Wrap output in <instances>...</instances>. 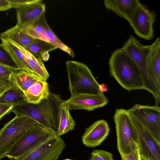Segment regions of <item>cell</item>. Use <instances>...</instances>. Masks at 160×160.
<instances>
[{"label":"cell","instance_id":"obj_33","mask_svg":"<svg viewBox=\"0 0 160 160\" xmlns=\"http://www.w3.org/2000/svg\"><path fill=\"white\" fill-rule=\"evenodd\" d=\"M99 90L101 92H106L108 90V88L107 85L105 83H102L99 85Z\"/></svg>","mask_w":160,"mask_h":160},{"label":"cell","instance_id":"obj_2","mask_svg":"<svg viewBox=\"0 0 160 160\" xmlns=\"http://www.w3.org/2000/svg\"><path fill=\"white\" fill-rule=\"evenodd\" d=\"M108 64L111 75L123 88L128 91L144 89L138 67L122 48L117 49L112 52Z\"/></svg>","mask_w":160,"mask_h":160},{"label":"cell","instance_id":"obj_15","mask_svg":"<svg viewBox=\"0 0 160 160\" xmlns=\"http://www.w3.org/2000/svg\"><path fill=\"white\" fill-rule=\"evenodd\" d=\"M138 0H105V8L128 22L139 2Z\"/></svg>","mask_w":160,"mask_h":160},{"label":"cell","instance_id":"obj_37","mask_svg":"<svg viewBox=\"0 0 160 160\" xmlns=\"http://www.w3.org/2000/svg\"><path fill=\"white\" fill-rule=\"evenodd\" d=\"M63 160H72V159H64Z\"/></svg>","mask_w":160,"mask_h":160},{"label":"cell","instance_id":"obj_9","mask_svg":"<svg viewBox=\"0 0 160 160\" xmlns=\"http://www.w3.org/2000/svg\"><path fill=\"white\" fill-rule=\"evenodd\" d=\"M156 17L154 12L149 10L139 1L128 22L137 35L149 40L153 37V25Z\"/></svg>","mask_w":160,"mask_h":160},{"label":"cell","instance_id":"obj_30","mask_svg":"<svg viewBox=\"0 0 160 160\" xmlns=\"http://www.w3.org/2000/svg\"><path fill=\"white\" fill-rule=\"evenodd\" d=\"M14 106L11 105L0 104V119L6 114L11 111Z\"/></svg>","mask_w":160,"mask_h":160},{"label":"cell","instance_id":"obj_25","mask_svg":"<svg viewBox=\"0 0 160 160\" xmlns=\"http://www.w3.org/2000/svg\"><path fill=\"white\" fill-rule=\"evenodd\" d=\"M0 64L15 70L20 69L9 52L2 43H0Z\"/></svg>","mask_w":160,"mask_h":160},{"label":"cell","instance_id":"obj_36","mask_svg":"<svg viewBox=\"0 0 160 160\" xmlns=\"http://www.w3.org/2000/svg\"><path fill=\"white\" fill-rule=\"evenodd\" d=\"M141 160H151L149 158H146L142 155H141Z\"/></svg>","mask_w":160,"mask_h":160},{"label":"cell","instance_id":"obj_11","mask_svg":"<svg viewBox=\"0 0 160 160\" xmlns=\"http://www.w3.org/2000/svg\"><path fill=\"white\" fill-rule=\"evenodd\" d=\"M65 147L64 140L55 134L17 160H57Z\"/></svg>","mask_w":160,"mask_h":160},{"label":"cell","instance_id":"obj_20","mask_svg":"<svg viewBox=\"0 0 160 160\" xmlns=\"http://www.w3.org/2000/svg\"><path fill=\"white\" fill-rule=\"evenodd\" d=\"M70 111L68 106L62 103L60 108L58 127L56 131L57 137H60L72 130L75 127V122Z\"/></svg>","mask_w":160,"mask_h":160},{"label":"cell","instance_id":"obj_26","mask_svg":"<svg viewBox=\"0 0 160 160\" xmlns=\"http://www.w3.org/2000/svg\"><path fill=\"white\" fill-rule=\"evenodd\" d=\"M121 158L122 160H141L139 148L134 141L132 140L131 142L130 152Z\"/></svg>","mask_w":160,"mask_h":160},{"label":"cell","instance_id":"obj_14","mask_svg":"<svg viewBox=\"0 0 160 160\" xmlns=\"http://www.w3.org/2000/svg\"><path fill=\"white\" fill-rule=\"evenodd\" d=\"M45 10V5L41 0H34L26 6L16 9L17 23L14 27H23L32 23L44 14Z\"/></svg>","mask_w":160,"mask_h":160},{"label":"cell","instance_id":"obj_28","mask_svg":"<svg viewBox=\"0 0 160 160\" xmlns=\"http://www.w3.org/2000/svg\"><path fill=\"white\" fill-rule=\"evenodd\" d=\"M15 70L0 64V78L10 80L11 76Z\"/></svg>","mask_w":160,"mask_h":160},{"label":"cell","instance_id":"obj_27","mask_svg":"<svg viewBox=\"0 0 160 160\" xmlns=\"http://www.w3.org/2000/svg\"><path fill=\"white\" fill-rule=\"evenodd\" d=\"M90 160H114L112 154L107 151L94 149L91 153Z\"/></svg>","mask_w":160,"mask_h":160},{"label":"cell","instance_id":"obj_29","mask_svg":"<svg viewBox=\"0 0 160 160\" xmlns=\"http://www.w3.org/2000/svg\"><path fill=\"white\" fill-rule=\"evenodd\" d=\"M12 8L17 9L26 6L33 2L34 0H8Z\"/></svg>","mask_w":160,"mask_h":160},{"label":"cell","instance_id":"obj_6","mask_svg":"<svg viewBox=\"0 0 160 160\" xmlns=\"http://www.w3.org/2000/svg\"><path fill=\"white\" fill-rule=\"evenodd\" d=\"M55 134L56 131L37 124L22 135L6 157L17 160Z\"/></svg>","mask_w":160,"mask_h":160},{"label":"cell","instance_id":"obj_4","mask_svg":"<svg viewBox=\"0 0 160 160\" xmlns=\"http://www.w3.org/2000/svg\"><path fill=\"white\" fill-rule=\"evenodd\" d=\"M66 66L71 97L101 93L99 84L87 65L79 62L68 60L66 62Z\"/></svg>","mask_w":160,"mask_h":160},{"label":"cell","instance_id":"obj_31","mask_svg":"<svg viewBox=\"0 0 160 160\" xmlns=\"http://www.w3.org/2000/svg\"><path fill=\"white\" fill-rule=\"evenodd\" d=\"M8 0H0V11H4L11 8Z\"/></svg>","mask_w":160,"mask_h":160},{"label":"cell","instance_id":"obj_1","mask_svg":"<svg viewBox=\"0 0 160 160\" xmlns=\"http://www.w3.org/2000/svg\"><path fill=\"white\" fill-rule=\"evenodd\" d=\"M58 95L50 93L48 96L40 102H26L14 106L11 111L17 116H26L39 124L56 131L59 123L60 108L63 101Z\"/></svg>","mask_w":160,"mask_h":160},{"label":"cell","instance_id":"obj_7","mask_svg":"<svg viewBox=\"0 0 160 160\" xmlns=\"http://www.w3.org/2000/svg\"><path fill=\"white\" fill-rule=\"evenodd\" d=\"M129 115L133 129V140L138 145L140 154L151 160H160V142L135 118Z\"/></svg>","mask_w":160,"mask_h":160},{"label":"cell","instance_id":"obj_19","mask_svg":"<svg viewBox=\"0 0 160 160\" xmlns=\"http://www.w3.org/2000/svg\"><path fill=\"white\" fill-rule=\"evenodd\" d=\"M40 79L41 78L33 73L20 69L14 72L11 76L10 80L13 86L18 89L24 93Z\"/></svg>","mask_w":160,"mask_h":160},{"label":"cell","instance_id":"obj_12","mask_svg":"<svg viewBox=\"0 0 160 160\" xmlns=\"http://www.w3.org/2000/svg\"><path fill=\"white\" fill-rule=\"evenodd\" d=\"M108 102V100L104 93L83 94L71 96L62 103L68 106L70 110L83 109L92 111L102 107Z\"/></svg>","mask_w":160,"mask_h":160},{"label":"cell","instance_id":"obj_22","mask_svg":"<svg viewBox=\"0 0 160 160\" xmlns=\"http://www.w3.org/2000/svg\"><path fill=\"white\" fill-rule=\"evenodd\" d=\"M26 102H27L23 93L13 86L9 88L0 96V104L14 106Z\"/></svg>","mask_w":160,"mask_h":160},{"label":"cell","instance_id":"obj_18","mask_svg":"<svg viewBox=\"0 0 160 160\" xmlns=\"http://www.w3.org/2000/svg\"><path fill=\"white\" fill-rule=\"evenodd\" d=\"M50 93L47 81L40 79L23 93L27 102L36 104L47 98Z\"/></svg>","mask_w":160,"mask_h":160},{"label":"cell","instance_id":"obj_5","mask_svg":"<svg viewBox=\"0 0 160 160\" xmlns=\"http://www.w3.org/2000/svg\"><path fill=\"white\" fill-rule=\"evenodd\" d=\"M37 124L29 117L17 116L5 124L0 130V160L6 157L24 133Z\"/></svg>","mask_w":160,"mask_h":160},{"label":"cell","instance_id":"obj_35","mask_svg":"<svg viewBox=\"0 0 160 160\" xmlns=\"http://www.w3.org/2000/svg\"><path fill=\"white\" fill-rule=\"evenodd\" d=\"M10 87H0V96L2 94V93L5 92Z\"/></svg>","mask_w":160,"mask_h":160},{"label":"cell","instance_id":"obj_10","mask_svg":"<svg viewBox=\"0 0 160 160\" xmlns=\"http://www.w3.org/2000/svg\"><path fill=\"white\" fill-rule=\"evenodd\" d=\"M129 114L135 118L160 142V108L136 104L128 110Z\"/></svg>","mask_w":160,"mask_h":160},{"label":"cell","instance_id":"obj_23","mask_svg":"<svg viewBox=\"0 0 160 160\" xmlns=\"http://www.w3.org/2000/svg\"><path fill=\"white\" fill-rule=\"evenodd\" d=\"M0 39L2 43L9 52L20 68L31 73L21 51L17 45L8 39Z\"/></svg>","mask_w":160,"mask_h":160},{"label":"cell","instance_id":"obj_17","mask_svg":"<svg viewBox=\"0 0 160 160\" xmlns=\"http://www.w3.org/2000/svg\"><path fill=\"white\" fill-rule=\"evenodd\" d=\"M16 44L21 51L30 72L40 78L47 81L49 75L43 61L29 52L24 47Z\"/></svg>","mask_w":160,"mask_h":160},{"label":"cell","instance_id":"obj_16","mask_svg":"<svg viewBox=\"0 0 160 160\" xmlns=\"http://www.w3.org/2000/svg\"><path fill=\"white\" fill-rule=\"evenodd\" d=\"M147 58L149 73L160 88V38L158 37L151 44Z\"/></svg>","mask_w":160,"mask_h":160},{"label":"cell","instance_id":"obj_13","mask_svg":"<svg viewBox=\"0 0 160 160\" xmlns=\"http://www.w3.org/2000/svg\"><path fill=\"white\" fill-rule=\"evenodd\" d=\"M110 131L108 124L105 120H97L86 128L82 136V142L88 147L98 146L106 139Z\"/></svg>","mask_w":160,"mask_h":160},{"label":"cell","instance_id":"obj_8","mask_svg":"<svg viewBox=\"0 0 160 160\" xmlns=\"http://www.w3.org/2000/svg\"><path fill=\"white\" fill-rule=\"evenodd\" d=\"M115 125L118 150L121 157L131 151V144L134 139L132 123L128 110L116 109L113 117Z\"/></svg>","mask_w":160,"mask_h":160},{"label":"cell","instance_id":"obj_21","mask_svg":"<svg viewBox=\"0 0 160 160\" xmlns=\"http://www.w3.org/2000/svg\"><path fill=\"white\" fill-rule=\"evenodd\" d=\"M0 38L8 39L24 48L38 40L13 27L1 33Z\"/></svg>","mask_w":160,"mask_h":160},{"label":"cell","instance_id":"obj_24","mask_svg":"<svg viewBox=\"0 0 160 160\" xmlns=\"http://www.w3.org/2000/svg\"><path fill=\"white\" fill-rule=\"evenodd\" d=\"M37 57L41 59V55L45 52L58 48L56 46L46 41L38 40L25 48Z\"/></svg>","mask_w":160,"mask_h":160},{"label":"cell","instance_id":"obj_32","mask_svg":"<svg viewBox=\"0 0 160 160\" xmlns=\"http://www.w3.org/2000/svg\"><path fill=\"white\" fill-rule=\"evenodd\" d=\"M13 87L10 80L4 79L0 78V87Z\"/></svg>","mask_w":160,"mask_h":160},{"label":"cell","instance_id":"obj_34","mask_svg":"<svg viewBox=\"0 0 160 160\" xmlns=\"http://www.w3.org/2000/svg\"><path fill=\"white\" fill-rule=\"evenodd\" d=\"M49 56L50 55L49 52H45L41 55V59L43 61H46L49 59Z\"/></svg>","mask_w":160,"mask_h":160},{"label":"cell","instance_id":"obj_3","mask_svg":"<svg viewBox=\"0 0 160 160\" xmlns=\"http://www.w3.org/2000/svg\"><path fill=\"white\" fill-rule=\"evenodd\" d=\"M150 45L142 44L134 36L131 35L121 48L135 63L140 71L144 89L153 97L155 105L160 103V88L152 78L148 70V56Z\"/></svg>","mask_w":160,"mask_h":160}]
</instances>
